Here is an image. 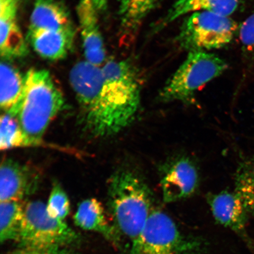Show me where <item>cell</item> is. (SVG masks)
Returning <instances> with one entry per match:
<instances>
[{
	"label": "cell",
	"instance_id": "cell-1",
	"mask_svg": "<svg viewBox=\"0 0 254 254\" xmlns=\"http://www.w3.org/2000/svg\"><path fill=\"white\" fill-rule=\"evenodd\" d=\"M64 98L49 71L32 68L25 75L23 95L10 115L17 120L30 145L40 144Z\"/></svg>",
	"mask_w": 254,
	"mask_h": 254
},
{
	"label": "cell",
	"instance_id": "cell-2",
	"mask_svg": "<svg viewBox=\"0 0 254 254\" xmlns=\"http://www.w3.org/2000/svg\"><path fill=\"white\" fill-rule=\"evenodd\" d=\"M108 195L114 227L119 236L123 235L131 245L154 210L151 190L134 171L120 170L109 180Z\"/></svg>",
	"mask_w": 254,
	"mask_h": 254
},
{
	"label": "cell",
	"instance_id": "cell-3",
	"mask_svg": "<svg viewBox=\"0 0 254 254\" xmlns=\"http://www.w3.org/2000/svg\"><path fill=\"white\" fill-rule=\"evenodd\" d=\"M102 71L108 131L112 136L134 120L140 104V86L135 69L127 62L109 60Z\"/></svg>",
	"mask_w": 254,
	"mask_h": 254
},
{
	"label": "cell",
	"instance_id": "cell-4",
	"mask_svg": "<svg viewBox=\"0 0 254 254\" xmlns=\"http://www.w3.org/2000/svg\"><path fill=\"white\" fill-rule=\"evenodd\" d=\"M227 68V63L214 54L190 52L162 89L160 99L164 102H191L198 89L223 74Z\"/></svg>",
	"mask_w": 254,
	"mask_h": 254
},
{
	"label": "cell",
	"instance_id": "cell-5",
	"mask_svg": "<svg viewBox=\"0 0 254 254\" xmlns=\"http://www.w3.org/2000/svg\"><path fill=\"white\" fill-rule=\"evenodd\" d=\"M201 245L184 236L167 214L154 209L129 254H197Z\"/></svg>",
	"mask_w": 254,
	"mask_h": 254
},
{
	"label": "cell",
	"instance_id": "cell-6",
	"mask_svg": "<svg viewBox=\"0 0 254 254\" xmlns=\"http://www.w3.org/2000/svg\"><path fill=\"white\" fill-rule=\"evenodd\" d=\"M237 28L236 22L228 16L209 11L193 12L183 22L177 41L190 52L221 49L233 39Z\"/></svg>",
	"mask_w": 254,
	"mask_h": 254
},
{
	"label": "cell",
	"instance_id": "cell-7",
	"mask_svg": "<svg viewBox=\"0 0 254 254\" xmlns=\"http://www.w3.org/2000/svg\"><path fill=\"white\" fill-rule=\"evenodd\" d=\"M77 237L75 231L64 221L51 217L44 202L30 201L24 206L18 240L20 249L65 247L75 242Z\"/></svg>",
	"mask_w": 254,
	"mask_h": 254
},
{
	"label": "cell",
	"instance_id": "cell-8",
	"mask_svg": "<svg viewBox=\"0 0 254 254\" xmlns=\"http://www.w3.org/2000/svg\"><path fill=\"white\" fill-rule=\"evenodd\" d=\"M69 81L81 107L82 126L91 134L102 137V68L87 61L79 62L69 73Z\"/></svg>",
	"mask_w": 254,
	"mask_h": 254
},
{
	"label": "cell",
	"instance_id": "cell-9",
	"mask_svg": "<svg viewBox=\"0 0 254 254\" xmlns=\"http://www.w3.org/2000/svg\"><path fill=\"white\" fill-rule=\"evenodd\" d=\"M197 169L188 158L180 157L162 168L161 187L165 202H174L193 194L198 185Z\"/></svg>",
	"mask_w": 254,
	"mask_h": 254
},
{
	"label": "cell",
	"instance_id": "cell-10",
	"mask_svg": "<svg viewBox=\"0 0 254 254\" xmlns=\"http://www.w3.org/2000/svg\"><path fill=\"white\" fill-rule=\"evenodd\" d=\"M39 177L31 168L5 159L0 168V201H21L37 189Z\"/></svg>",
	"mask_w": 254,
	"mask_h": 254
},
{
	"label": "cell",
	"instance_id": "cell-11",
	"mask_svg": "<svg viewBox=\"0 0 254 254\" xmlns=\"http://www.w3.org/2000/svg\"><path fill=\"white\" fill-rule=\"evenodd\" d=\"M77 12L86 61L100 66L106 59V52L98 24V11L91 0H80Z\"/></svg>",
	"mask_w": 254,
	"mask_h": 254
},
{
	"label": "cell",
	"instance_id": "cell-12",
	"mask_svg": "<svg viewBox=\"0 0 254 254\" xmlns=\"http://www.w3.org/2000/svg\"><path fill=\"white\" fill-rule=\"evenodd\" d=\"M212 215L219 224L236 233L245 229L248 212L237 193L224 190L208 196Z\"/></svg>",
	"mask_w": 254,
	"mask_h": 254
},
{
	"label": "cell",
	"instance_id": "cell-13",
	"mask_svg": "<svg viewBox=\"0 0 254 254\" xmlns=\"http://www.w3.org/2000/svg\"><path fill=\"white\" fill-rule=\"evenodd\" d=\"M74 28L60 31H28V38L35 52L42 58L56 61L65 58L74 38Z\"/></svg>",
	"mask_w": 254,
	"mask_h": 254
},
{
	"label": "cell",
	"instance_id": "cell-14",
	"mask_svg": "<svg viewBox=\"0 0 254 254\" xmlns=\"http://www.w3.org/2000/svg\"><path fill=\"white\" fill-rule=\"evenodd\" d=\"M74 221L81 229L96 232L111 243L117 244L120 240L115 227L108 220L103 204L97 199L82 201L74 216Z\"/></svg>",
	"mask_w": 254,
	"mask_h": 254
},
{
	"label": "cell",
	"instance_id": "cell-15",
	"mask_svg": "<svg viewBox=\"0 0 254 254\" xmlns=\"http://www.w3.org/2000/svg\"><path fill=\"white\" fill-rule=\"evenodd\" d=\"M68 9L56 0H36L29 31H60L72 28Z\"/></svg>",
	"mask_w": 254,
	"mask_h": 254
},
{
	"label": "cell",
	"instance_id": "cell-16",
	"mask_svg": "<svg viewBox=\"0 0 254 254\" xmlns=\"http://www.w3.org/2000/svg\"><path fill=\"white\" fill-rule=\"evenodd\" d=\"M240 0H177L165 17L157 24L155 30L160 31L184 15L199 11H209L222 15L234 13Z\"/></svg>",
	"mask_w": 254,
	"mask_h": 254
},
{
	"label": "cell",
	"instance_id": "cell-17",
	"mask_svg": "<svg viewBox=\"0 0 254 254\" xmlns=\"http://www.w3.org/2000/svg\"><path fill=\"white\" fill-rule=\"evenodd\" d=\"M17 11L0 12V53L6 60L24 57L28 53L23 33L16 20Z\"/></svg>",
	"mask_w": 254,
	"mask_h": 254
},
{
	"label": "cell",
	"instance_id": "cell-18",
	"mask_svg": "<svg viewBox=\"0 0 254 254\" xmlns=\"http://www.w3.org/2000/svg\"><path fill=\"white\" fill-rule=\"evenodd\" d=\"M0 77V106L5 113H10L17 106L23 95L25 77L14 66L2 62Z\"/></svg>",
	"mask_w": 254,
	"mask_h": 254
},
{
	"label": "cell",
	"instance_id": "cell-19",
	"mask_svg": "<svg viewBox=\"0 0 254 254\" xmlns=\"http://www.w3.org/2000/svg\"><path fill=\"white\" fill-rule=\"evenodd\" d=\"M24 206L18 200L2 201L0 204V240L17 241L24 217Z\"/></svg>",
	"mask_w": 254,
	"mask_h": 254
},
{
	"label": "cell",
	"instance_id": "cell-20",
	"mask_svg": "<svg viewBox=\"0 0 254 254\" xmlns=\"http://www.w3.org/2000/svg\"><path fill=\"white\" fill-rule=\"evenodd\" d=\"M117 1L123 27L134 33L155 8L158 0H117Z\"/></svg>",
	"mask_w": 254,
	"mask_h": 254
},
{
	"label": "cell",
	"instance_id": "cell-21",
	"mask_svg": "<svg viewBox=\"0 0 254 254\" xmlns=\"http://www.w3.org/2000/svg\"><path fill=\"white\" fill-rule=\"evenodd\" d=\"M235 179L234 192L242 200L248 212L254 214V158L240 164Z\"/></svg>",
	"mask_w": 254,
	"mask_h": 254
},
{
	"label": "cell",
	"instance_id": "cell-22",
	"mask_svg": "<svg viewBox=\"0 0 254 254\" xmlns=\"http://www.w3.org/2000/svg\"><path fill=\"white\" fill-rule=\"evenodd\" d=\"M31 146L17 120L10 114H2L0 121V148L7 150Z\"/></svg>",
	"mask_w": 254,
	"mask_h": 254
},
{
	"label": "cell",
	"instance_id": "cell-23",
	"mask_svg": "<svg viewBox=\"0 0 254 254\" xmlns=\"http://www.w3.org/2000/svg\"><path fill=\"white\" fill-rule=\"evenodd\" d=\"M48 213L60 220H64L70 211V203L67 195L59 184L54 186L47 204Z\"/></svg>",
	"mask_w": 254,
	"mask_h": 254
},
{
	"label": "cell",
	"instance_id": "cell-24",
	"mask_svg": "<svg viewBox=\"0 0 254 254\" xmlns=\"http://www.w3.org/2000/svg\"><path fill=\"white\" fill-rule=\"evenodd\" d=\"M240 39L244 55L254 59V12L241 25Z\"/></svg>",
	"mask_w": 254,
	"mask_h": 254
},
{
	"label": "cell",
	"instance_id": "cell-25",
	"mask_svg": "<svg viewBox=\"0 0 254 254\" xmlns=\"http://www.w3.org/2000/svg\"><path fill=\"white\" fill-rule=\"evenodd\" d=\"M15 254H75L65 247H55L41 249H20Z\"/></svg>",
	"mask_w": 254,
	"mask_h": 254
},
{
	"label": "cell",
	"instance_id": "cell-26",
	"mask_svg": "<svg viewBox=\"0 0 254 254\" xmlns=\"http://www.w3.org/2000/svg\"><path fill=\"white\" fill-rule=\"evenodd\" d=\"M98 11L106 9L107 6L108 0H91Z\"/></svg>",
	"mask_w": 254,
	"mask_h": 254
}]
</instances>
